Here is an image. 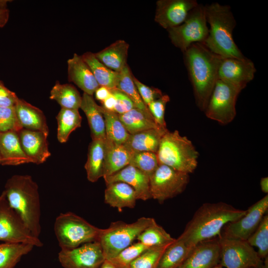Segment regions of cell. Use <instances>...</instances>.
<instances>
[{"label": "cell", "instance_id": "obj_1", "mask_svg": "<svg viewBox=\"0 0 268 268\" xmlns=\"http://www.w3.org/2000/svg\"><path fill=\"white\" fill-rule=\"evenodd\" d=\"M246 212L223 202L204 203L195 212L179 237L193 248L198 243L220 236L227 223L235 221Z\"/></svg>", "mask_w": 268, "mask_h": 268}, {"label": "cell", "instance_id": "obj_2", "mask_svg": "<svg viewBox=\"0 0 268 268\" xmlns=\"http://www.w3.org/2000/svg\"><path fill=\"white\" fill-rule=\"evenodd\" d=\"M183 53L196 103L200 110L204 111L218 79L221 57L202 43L193 44Z\"/></svg>", "mask_w": 268, "mask_h": 268}, {"label": "cell", "instance_id": "obj_3", "mask_svg": "<svg viewBox=\"0 0 268 268\" xmlns=\"http://www.w3.org/2000/svg\"><path fill=\"white\" fill-rule=\"evenodd\" d=\"M3 191L10 206L32 234L39 238L41 232V212L37 183L29 175H15L7 180Z\"/></svg>", "mask_w": 268, "mask_h": 268}, {"label": "cell", "instance_id": "obj_4", "mask_svg": "<svg viewBox=\"0 0 268 268\" xmlns=\"http://www.w3.org/2000/svg\"><path fill=\"white\" fill-rule=\"evenodd\" d=\"M204 6L206 19L210 29L203 44L221 58H245L233 38V31L236 22L230 6L218 2Z\"/></svg>", "mask_w": 268, "mask_h": 268}, {"label": "cell", "instance_id": "obj_5", "mask_svg": "<svg viewBox=\"0 0 268 268\" xmlns=\"http://www.w3.org/2000/svg\"><path fill=\"white\" fill-rule=\"evenodd\" d=\"M156 155L159 164L188 174L198 166L199 152L192 141L177 130L163 134Z\"/></svg>", "mask_w": 268, "mask_h": 268}, {"label": "cell", "instance_id": "obj_6", "mask_svg": "<svg viewBox=\"0 0 268 268\" xmlns=\"http://www.w3.org/2000/svg\"><path fill=\"white\" fill-rule=\"evenodd\" d=\"M153 219L141 217L130 223L117 221L111 223L107 228L100 229L97 241L100 244L106 260L111 259L132 244Z\"/></svg>", "mask_w": 268, "mask_h": 268}, {"label": "cell", "instance_id": "obj_7", "mask_svg": "<svg viewBox=\"0 0 268 268\" xmlns=\"http://www.w3.org/2000/svg\"><path fill=\"white\" fill-rule=\"evenodd\" d=\"M100 229L72 212L60 213L54 230L61 249H70L97 240Z\"/></svg>", "mask_w": 268, "mask_h": 268}, {"label": "cell", "instance_id": "obj_8", "mask_svg": "<svg viewBox=\"0 0 268 268\" xmlns=\"http://www.w3.org/2000/svg\"><path fill=\"white\" fill-rule=\"evenodd\" d=\"M167 30L172 44L183 52L193 44L203 43L209 32L205 6L198 4L181 24Z\"/></svg>", "mask_w": 268, "mask_h": 268}, {"label": "cell", "instance_id": "obj_9", "mask_svg": "<svg viewBox=\"0 0 268 268\" xmlns=\"http://www.w3.org/2000/svg\"><path fill=\"white\" fill-rule=\"evenodd\" d=\"M242 90L217 79L204 111L206 116L222 125L231 123L236 116V101Z\"/></svg>", "mask_w": 268, "mask_h": 268}, {"label": "cell", "instance_id": "obj_10", "mask_svg": "<svg viewBox=\"0 0 268 268\" xmlns=\"http://www.w3.org/2000/svg\"><path fill=\"white\" fill-rule=\"evenodd\" d=\"M0 241L27 244L37 247L43 245L9 204L4 191L0 195Z\"/></svg>", "mask_w": 268, "mask_h": 268}, {"label": "cell", "instance_id": "obj_11", "mask_svg": "<svg viewBox=\"0 0 268 268\" xmlns=\"http://www.w3.org/2000/svg\"><path fill=\"white\" fill-rule=\"evenodd\" d=\"M219 237V264L224 268H261L264 264L254 247L246 240Z\"/></svg>", "mask_w": 268, "mask_h": 268}, {"label": "cell", "instance_id": "obj_12", "mask_svg": "<svg viewBox=\"0 0 268 268\" xmlns=\"http://www.w3.org/2000/svg\"><path fill=\"white\" fill-rule=\"evenodd\" d=\"M189 182L188 174L176 170L163 164H159L149 177L151 198L163 202L182 193Z\"/></svg>", "mask_w": 268, "mask_h": 268}, {"label": "cell", "instance_id": "obj_13", "mask_svg": "<svg viewBox=\"0 0 268 268\" xmlns=\"http://www.w3.org/2000/svg\"><path fill=\"white\" fill-rule=\"evenodd\" d=\"M268 195H267L250 206L239 219L225 225L220 236L247 241L268 213Z\"/></svg>", "mask_w": 268, "mask_h": 268}, {"label": "cell", "instance_id": "obj_14", "mask_svg": "<svg viewBox=\"0 0 268 268\" xmlns=\"http://www.w3.org/2000/svg\"><path fill=\"white\" fill-rule=\"evenodd\" d=\"M58 259L63 268H98L106 260L97 241L70 249H61Z\"/></svg>", "mask_w": 268, "mask_h": 268}, {"label": "cell", "instance_id": "obj_15", "mask_svg": "<svg viewBox=\"0 0 268 268\" xmlns=\"http://www.w3.org/2000/svg\"><path fill=\"white\" fill-rule=\"evenodd\" d=\"M256 71L254 63L246 57L242 59L221 57L217 77L243 89L253 79Z\"/></svg>", "mask_w": 268, "mask_h": 268}, {"label": "cell", "instance_id": "obj_16", "mask_svg": "<svg viewBox=\"0 0 268 268\" xmlns=\"http://www.w3.org/2000/svg\"><path fill=\"white\" fill-rule=\"evenodd\" d=\"M198 4L196 0H159L154 20L168 30L181 24Z\"/></svg>", "mask_w": 268, "mask_h": 268}, {"label": "cell", "instance_id": "obj_17", "mask_svg": "<svg viewBox=\"0 0 268 268\" xmlns=\"http://www.w3.org/2000/svg\"><path fill=\"white\" fill-rule=\"evenodd\" d=\"M220 258L219 237L198 243L178 268H212Z\"/></svg>", "mask_w": 268, "mask_h": 268}, {"label": "cell", "instance_id": "obj_18", "mask_svg": "<svg viewBox=\"0 0 268 268\" xmlns=\"http://www.w3.org/2000/svg\"><path fill=\"white\" fill-rule=\"evenodd\" d=\"M18 135L22 149L30 162L42 164L50 156L47 141L48 134L22 129L18 132Z\"/></svg>", "mask_w": 268, "mask_h": 268}, {"label": "cell", "instance_id": "obj_19", "mask_svg": "<svg viewBox=\"0 0 268 268\" xmlns=\"http://www.w3.org/2000/svg\"><path fill=\"white\" fill-rule=\"evenodd\" d=\"M106 184L123 182L135 190L138 200L151 199L149 189V177L137 168L128 165L116 173L104 178Z\"/></svg>", "mask_w": 268, "mask_h": 268}, {"label": "cell", "instance_id": "obj_20", "mask_svg": "<svg viewBox=\"0 0 268 268\" xmlns=\"http://www.w3.org/2000/svg\"><path fill=\"white\" fill-rule=\"evenodd\" d=\"M68 79L88 95L92 96L99 86L90 67L81 56L76 53L67 61Z\"/></svg>", "mask_w": 268, "mask_h": 268}, {"label": "cell", "instance_id": "obj_21", "mask_svg": "<svg viewBox=\"0 0 268 268\" xmlns=\"http://www.w3.org/2000/svg\"><path fill=\"white\" fill-rule=\"evenodd\" d=\"M0 164L2 165H18L30 163L20 142L18 132L8 131L0 133Z\"/></svg>", "mask_w": 268, "mask_h": 268}, {"label": "cell", "instance_id": "obj_22", "mask_svg": "<svg viewBox=\"0 0 268 268\" xmlns=\"http://www.w3.org/2000/svg\"><path fill=\"white\" fill-rule=\"evenodd\" d=\"M104 201L110 206L121 211L124 208H134L138 200L135 190L123 182L106 184Z\"/></svg>", "mask_w": 268, "mask_h": 268}, {"label": "cell", "instance_id": "obj_23", "mask_svg": "<svg viewBox=\"0 0 268 268\" xmlns=\"http://www.w3.org/2000/svg\"><path fill=\"white\" fill-rule=\"evenodd\" d=\"M14 107L17 118L23 129L49 134L46 117L40 109L19 98Z\"/></svg>", "mask_w": 268, "mask_h": 268}, {"label": "cell", "instance_id": "obj_24", "mask_svg": "<svg viewBox=\"0 0 268 268\" xmlns=\"http://www.w3.org/2000/svg\"><path fill=\"white\" fill-rule=\"evenodd\" d=\"M168 131L151 129L130 134L123 144L133 152L148 151L156 153L161 138Z\"/></svg>", "mask_w": 268, "mask_h": 268}, {"label": "cell", "instance_id": "obj_25", "mask_svg": "<svg viewBox=\"0 0 268 268\" xmlns=\"http://www.w3.org/2000/svg\"><path fill=\"white\" fill-rule=\"evenodd\" d=\"M133 152L123 144H118L106 137L104 177L110 176L129 165Z\"/></svg>", "mask_w": 268, "mask_h": 268}, {"label": "cell", "instance_id": "obj_26", "mask_svg": "<svg viewBox=\"0 0 268 268\" xmlns=\"http://www.w3.org/2000/svg\"><path fill=\"white\" fill-rule=\"evenodd\" d=\"M129 45L124 40H118L100 51L94 53L96 58L109 69L121 72L127 65Z\"/></svg>", "mask_w": 268, "mask_h": 268}, {"label": "cell", "instance_id": "obj_27", "mask_svg": "<svg viewBox=\"0 0 268 268\" xmlns=\"http://www.w3.org/2000/svg\"><path fill=\"white\" fill-rule=\"evenodd\" d=\"M105 139H92L89 145L87 159L84 167L87 179L92 183L104 176Z\"/></svg>", "mask_w": 268, "mask_h": 268}, {"label": "cell", "instance_id": "obj_28", "mask_svg": "<svg viewBox=\"0 0 268 268\" xmlns=\"http://www.w3.org/2000/svg\"><path fill=\"white\" fill-rule=\"evenodd\" d=\"M80 108L85 113L88 120L92 139H106L105 121L101 111L92 96L84 93Z\"/></svg>", "mask_w": 268, "mask_h": 268}, {"label": "cell", "instance_id": "obj_29", "mask_svg": "<svg viewBox=\"0 0 268 268\" xmlns=\"http://www.w3.org/2000/svg\"><path fill=\"white\" fill-rule=\"evenodd\" d=\"M81 57L90 67L99 86H105L109 89L116 88L120 72L106 67L96 58L94 53L86 52Z\"/></svg>", "mask_w": 268, "mask_h": 268}, {"label": "cell", "instance_id": "obj_30", "mask_svg": "<svg viewBox=\"0 0 268 268\" xmlns=\"http://www.w3.org/2000/svg\"><path fill=\"white\" fill-rule=\"evenodd\" d=\"M119 117L130 134L151 129L167 130L158 126L151 115L136 108L119 115Z\"/></svg>", "mask_w": 268, "mask_h": 268}, {"label": "cell", "instance_id": "obj_31", "mask_svg": "<svg viewBox=\"0 0 268 268\" xmlns=\"http://www.w3.org/2000/svg\"><path fill=\"white\" fill-rule=\"evenodd\" d=\"M193 248L188 247L179 237L164 250L157 268H178L186 260Z\"/></svg>", "mask_w": 268, "mask_h": 268}, {"label": "cell", "instance_id": "obj_32", "mask_svg": "<svg viewBox=\"0 0 268 268\" xmlns=\"http://www.w3.org/2000/svg\"><path fill=\"white\" fill-rule=\"evenodd\" d=\"M50 98L56 101L61 108H80L82 97L77 89L70 84H61L57 81L50 91Z\"/></svg>", "mask_w": 268, "mask_h": 268}, {"label": "cell", "instance_id": "obj_33", "mask_svg": "<svg viewBox=\"0 0 268 268\" xmlns=\"http://www.w3.org/2000/svg\"><path fill=\"white\" fill-rule=\"evenodd\" d=\"M56 119L57 138L61 143L66 142L70 134L81 127L82 118L77 109L61 108Z\"/></svg>", "mask_w": 268, "mask_h": 268}, {"label": "cell", "instance_id": "obj_34", "mask_svg": "<svg viewBox=\"0 0 268 268\" xmlns=\"http://www.w3.org/2000/svg\"><path fill=\"white\" fill-rule=\"evenodd\" d=\"M34 247L23 243H0V268H14Z\"/></svg>", "mask_w": 268, "mask_h": 268}, {"label": "cell", "instance_id": "obj_35", "mask_svg": "<svg viewBox=\"0 0 268 268\" xmlns=\"http://www.w3.org/2000/svg\"><path fill=\"white\" fill-rule=\"evenodd\" d=\"M175 240L154 219L136 238L138 242L149 247L167 246Z\"/></svg>", "mask_w": 268, "mask_h": 268}, {"label": "cell", "instance_id": "obj_36", "mask_svg": "<svg viewBox=\"0 0 268 268\" xmlns=\"http://www.w3.org/2000/svg\"><path fill=\"white\" fill-rule=\"evenodd\" d=\"M103 115L106 137L116 144H123L127 140L130 134L115 112L107 110L100 106Z\"/></svg>", "mask_w": 268, "mask_h": 268}, {"label": "cell", "instance_id": "obj_37", "mask_svg": "<svg viewBox=\"0 0 268 268\" xmlns=\"http://www.w3.org/2000/svg\"><path fill=\"white\" fill-rule=\"evenodd\" d=\"M116 88L124 92L132 101L135 108L147 114L151 115L139 94L133 81V75L128 65L120 72L119 79Z\"/></svg>", "mask_w": 268, "mask_h": 268}, {"label": "cell", "instance_id": "obj_38", "mask_svg": "<svg viewBox=\"0 0 268 268\" xmlns=\"http://www.w3.org/2000/svg\"><path fill=\"white\" fill-rule=\"evenodd\" d=\"M252 247L258 249V254L264 260L268 257V214L266 213L254 233L247 239Z\"/></svg>", "mask_w": 268, "mask_h": 268}, {"label": "cell", "instance_id": "obj_39", "mask_svg": "<svg viewBox=\"0 0 268 268\" xmlns=\"http://www.w3.org/2000/svg\"><path fill=\"white\" fill-rule=\"evenodd\" d=\"M129 165L142 172L149 177L159 165L156 153L148 151L133 152Z\"/></svg>", "mask_w": 268, "mask_h": 268}, {"label": "cell", "instance_id": "obj_40", "mask_svg": "<svg viewBox=\"0 0 268 268\" xmlns=\"http://www.w3.org/2000/svg\"><path fill=\"white\" fill-rule=\"evenodd\" d=\"M149 248L150 247L142 243L137 242L133 243L114 258L108 260L118 268H127L134 260Z\"/></svg>", "mask_w": 268, "mask_h": 268}, {"label": "cell", "instance_id": "obj_41", "mask_svg": "<svg viewBox=\"0 0 268 268\" xmlns=\"http://www.w3.org/2000/svg\"><path fill=\"white\" fill-rule=\"evenodd\" d=\"M168 246L149 248L134 260L127 268H157L160 257Z\"/></svg>", "mask_w": 268, "mask_h": 268}, {"label": "cell", "instance_id": "obj_42", "mask_svg": "<svg viewBox=\"0 0 268 268\" xmlns=\"http://www.w3.org/2000/svg\"><path fill=\"white\" fill-rule=\"evenodd\" d=\"M22 129L14 107H0V133L12 131L18 132Z\"/></svg>", "mask_w": 268, "mask_h": 268}, {"label": "cell", "instance_id": "obj_43", "mask_svg": "<svg viewBox=\"0 0 268 268\" xmlns=\"http://www.w3.org/2000/svg\"><path fill=\"white\" fill-rule=\"evenodd\" d=\"M170 97L167 94L151 102L147 108L156 124L164 129H167L164 119L165 110L167 103L169 102Z\"/></svg>", "mask_w": 268, "mask_h": 268}, {"label": "cell", "instance_id": "obj_44", "mask_svg": "<svg viewBox=\"0 0 268 268\" xmlns=\"http://www.w3.org/2000/svg\"><path fill=\"white\" fill-rule=\"evenodd\" d=\"M133 80L143 102L147 107L151 102L163 95L160 89L144 84L134 76Z\"/></svg>", "mask_w": 268, "mask_h": 268}, {"label": "cell", "instance_id": "obj_45", "mask_svg": "<svg viewBox=\"0 0 268 268\" xmlns=\"http://www.w3.org/2000/svg\"><path fill=\"white\" fill-rule=\"evenodd\" d=\"M110 90L116 100L115 112L119 115L122 114L135 108L132 101L124 92L116 88Z\"/></svg>", "mask_w": 268, "mask_h": 268}, {"label": "cell", "instance_id": "obj_46", "mask_svg": "<svg viewBox=\"0 0 268 268\" xmlns=\"http://www.w3.org/2000/svg\"><path fill=\"white\" fill-rule=\"evenodd\" d=\"M19 98L0 81V107H14Z\"/></svg>", "mask_w": 268, "mask_h": 268}, {"label": "cell", "instance_id": "obj_47", "mask_svg": "<svg viewBox=\"0 0 268 268\" xmlns=\"http://www.w3.org/2000/svg\"><path fill=\"white\" fill-rule=\"evenodd\" d=\"M9 1L7 0H0V28L4 26L8 20L9 11L6 7Z\"/></svg>", "mask_w": 268, "mask_h": 268}, {"label": "cell", "instance_id": "obj_48", "mask_svg": "<svg viewBox=\"0 0 268 268\" xmlns=\"http://www.w3.org/2000/svg\"><path fill=\"white\" fill-rule=\"evenodd\" d=\"M94 93L96 99L103 102L111 94V92L108 88L99 86L95 90Z\"/></svg>", "mask_w": 268, "mask_h": 268}, {"label": "cell", "instance_id": "obj_49", "mask_svg": "<svg viewBox=\"0 0 268 268\" xmlns=\"http://www.w3.org/2000/svg\"><path fill=\"white\" fill-rule=\"evenodd\" d=\"M102 102V107L105 109L114 112L116 100L113 95L111 94Z\"/></svg>", "mask_w": 268, "mask_h": 268}, {"label": "cell", "instance_id": "obj_50", "mask_svg": "<svg viewBox=\"0 0 268 268\" xmlns=\"http://www.w3.org/2000/svg\"><path fill=\"white\" fill-rule=\"evenodd\" d=\"M260 187L262 192L265 194L268 193V178H262L260 181Z\"/></svg>", "mask_w": 268, "mask_h": 268}, {"label": "cell", "instance_id": "obj_51", "mask_svg": "<svg viewBox=\"0 0 268 268\" xmlns=\"http://www.w3.org/2000/svg\"><path fill=\"white\" fill-rule=\"evenodd\" d=\"M98 268H118L115 266L109 260H105V261Z\"/></svg>", "mask_w": 268, "mask_h": 268}, {"label": "cell", "instance_id": "obj_52", "mask_svg": "<svg viewBox=\"0 0 268 268\" xmlns=\"http://www.w3.org/2000/svg\"><path fill=\"white\" fill-rule=\"evenodd\" d=\"M261 268H268V257L264 260V264Z\"/></svg>", "mask_w": 268, "mask_h": 268}, {"label": "cell", "instance_id": "obj_53", "mask_svg": "<svg viewBox=\"0 0 268 268\" xmlns=\"http://www.w3.org/2000/svg\"><path fill=\"white\" fill-rule=\"evenodd\" d=\"M212 268H224L220 266L219 264H218L215 266L214 267H212Z\"/></svg>", "mask_w": 268, "mask_h": 268}, {"label": "cell", "instance_id": "obj_54", "mask_svg": "<svg viewBox=\"0 0 268 268\" xmlns=\"http://www.w3.org/2000/svg\"><path fill=\"white\" fill-rule=\"evenodd\" d=\"M0 162H1V157H0Z\"/></svg>", "mask_w": 268, "mask_h": 268}]
</instances>
